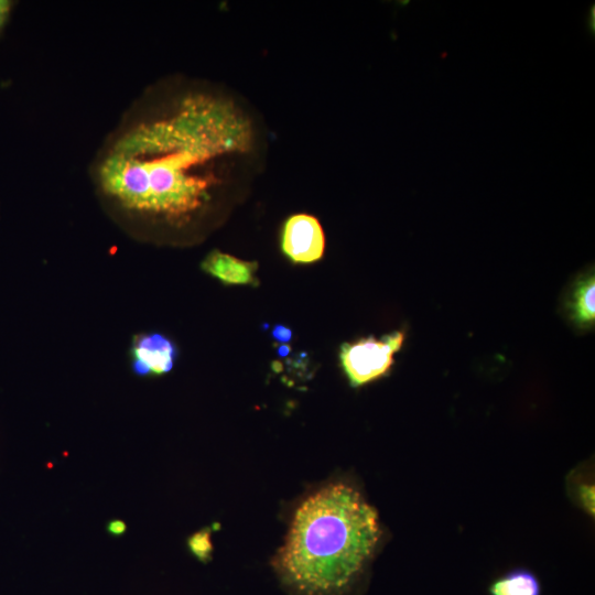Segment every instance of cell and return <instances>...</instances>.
I'll use <instances>...</instances> for the list:
<instances>
[{"instance_id":"obj_1","label":"cell","mask_w":595,"mask_h":595,"mask_svg":"<svg viewBox=\"0 0 595 595\" xmlns=\"http://www.w3.org/2000/svg\"><path fill=\"white\" fill-rule=\"evenodd\" d=\"M252 139L232 102L191 93L166 111L126 120L99 154L95 181L126 212L184 221L209 199L216 160L249 151Z\"/></svg>"},{"instance_id":"obj_2","label":"cell","mask_w":595,"mask_h":595,"mask_svg":"<svg viewBox=\"0 0 595 595\" xmlns=\"http://www.w3.org/2000/svg\"><path fill=\"white\" fill-rule=\"evenodd\" d=\"M380 537L378 512L361 493L333 483L295 509L272 565L291 595H349Z\"/></svg>"},{"instance_id":"obj_3","label":"cell","mask_w":595,"mask_h":595,"mask_svg":"<svg viewBox=\"0 0 595 595\" xmlns=\"http://www.w3.org/2000/svg\"><path fill=\"white\" fill-rule=\"evenodd\" d=\"M404 340V331H393L380 338L368 336L353 343H344L339 358L350 386L360 387L387 376Z\"/></svg>"},{"instance_id":"obj_4","label":"cell","mask_w":595,"mask_h":595,"mask_svg":"<svg viewBox=\"0 0 595 595\" xmlns=\"http://www.w3.org/2000/svg\"><path fill=\"white\" fill-rule=\"evenodd\" d=\"M283 252L296 263H310L323 257L325 237L320 221L306 214L289 217L282 229Z\"/></svg>"},{"instance_id":"obj_5","label":"cell","mask_w":595,"mask_h":595,"mask_svg":"<svg viewBox=\"0 0 595 595\" xmlns=\"http://www.w3.org/2000/svg\"><path fill=\"white\" fill-rule=\"evenodd\" d=\"M129 356L134 375L162 376L173 368L177 349L170 338L159 332L140 333L132 338Z\"/></svg>"},{"instance_id":"obj_6","label":"cell","mask_w":595,"mask_h":595,"mask_svg":"<svg viewBox=\"0 0 595 595\" xmlns=\"http://www.w3.org/2000/svg\"><path fill=\"white\" fill-rule=\"evenodd\" d=\"M595 275L594 270L580 273L564 298V313L581 331L593 329L595 324Z\"/></svg>"},{"instance_id":"obj_7","label":"cell","mask_w":595,"mask_h":595,"mask_svg":"<svg viewBox=\"0 0 595 595\" xmlns=\"http://www.w3.org/2000/svg\"><path fill=\"white\" fill-rule=\"evenodd\" d=\"M202 269L226 284H253L256 262L240 260L220 251H212L203 260Z\"/></svg>"},{"instance_id":"obj_8","label":"cell","mask_w":595,"mask_h":595,"mask_svg":"<svg viewBox=\"0 0 595 595\" xmlns=\"http://www.w3.org/2000/svg\"><path fill=\"white\" fill-rule=\"evenodd\" d=\"M490 595H541L539 578L527 569H515L495 580Z\"/></svg>"},{"instance_id":"obj_9","label":"cell","mask_w":595,"mask_h":595,"mask_svg":"<svg viewBox=\"0 0 595 595\" xmlns=\"http://www.w3.org/2000/svg\"><path fill=\"white\" fill-rule=\"evenodd\" d=\"M190 547L193 553H195L199 559H205L210 551L208 533L203 531L193 536L190 540Z\"/></svg>"},{"instance_id":"obj_10","label":"cell","mask_w":595,"mask_h":595,"mask_svg":"<svg viewBox=\"0 0 595 595\" xmlns=\"http://www.w3.org/2000/svg\"><path fill=\"white\" fill-rule=\"evenodd\" d=\"M581 500L585 508L594 512V486H583L580 489Z\"/></svg>"},{"instance_id":"obj_11","label":"cell","mask_w":595,"mask_h":595,"mask_svg":"<svg viewBox=\"0 0 595 595\" xmlns=\"http://www.w3.org/2000/svg\"><path fill=\"white\" fill-rule=\"evenodd\" d=\"M272 335L277 340L286 343L291 340L292 332L282 325H277L273 328Z\"/></svg>"},{"instance_id":"obj_12","label":"cell","mask_w":595,"mask_h":595,"mask_svg":"<svg viewBox=\"0 0 595 595\" xmlns=\"http://www.w3.org/2000/svg\"><path fill=\"white\" fill-rule=\"evenodd\" d=\"M126 524L121 520H112L108 523V532L112 536H120L126 531Z\"/></svg>"},{"instance_id":"obj_13","label":"cell","mask_w":595,"mask_h":595,"mask_svg":"<svg viewBox=\"0 0 595 595\" xmlns=\"http://www.w3.org/2000/svg\"><path fill=\"white\" fill-rule=\"evenodd\" d=\"M11 9V2L6 0H0V29L4 24L9 12Z\"/></svg>"},{"instance_id":"obj_14","label":"cell","mask_w":595,"mask_h":595,"mask_svg":"<svg viewBox=\"0 0 595 595\" xmlns=\"http://www.w3.org/2000/svg\"><path fill=\"white\" fill-rule=\"evenodd\" d=\"M289 351H290L289 346L283 345V346H281L279 348L278 353H279L280 356H286L289 354Z\"/></svg>"}]
</instances>
